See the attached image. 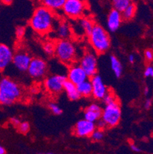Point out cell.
<instances>
[{"mask_svg":"<svg viewBox=\"0 0 153 154\" xmlns=\"http://www.w3.org/2000/svg\"><path fill=\"white\" fill-rule=\"evenodd\" d=\"M29 24L31 28L38 34H47L55 26V13L41 5L34 11Z\"/></svg>","mask_w":153,"mask_h":154,"instance_id":"cell-1","label":"cell"},{"mask_svg":"<svg viewBox=\"0 0 153 154\" xmlns=\"http://www.w3.org/2000/svg\"><path fill=\"white\" fill-rule=\"evenodd\" d=\"M22 96L20 85L9 78L0 81V103L11 105L19 100Z\"/></svg>","mask_w":153,"mask_h":154,"instance_id":"cell-2","label":"cell"},{"mask_svg":"<svg viewBox=\"0 0 153 154\" xmlns=\"http://www.w3.org/2000/svg\"><path fill=\"white\" fill-rule=\"evenodd\" d=\"M88 38L92 48L97 54H104L110 48L111 41L109 34L99 25L95 24L88 35Z\"/></svg>","mask_w":153,"mask_h":154,"instance_id":"cell-3","label":"cell"},{"mask_svg":"<svg viewBox=\"0 0 153 154\" xmlns=\"http://www.w3.org/2000/svg\"><path fill=\"white\" fill-rule=\"evenodd\" d=\"M58 60L64 64H71L75 61L77 50L74 43L69 39H59L55 43V52Z\"/></svg>","mask_w":153,"mask_h":154,"instance_id":"cell-4","label":"cell"},{"mask_svg":"<svg viewBox=\"0 0 153 154\" xmlns=\"http://www.w3.org/2000/svg\"><path fill=\"white\" fill-rule=\"evenodd\" d=\"M61 10L67 17L76 20L85 16L87 4L84 0H66Z\"/></svg>","mask_w":153,"mask_h":154,"instance_id":"cell-5","label":"cell"},{"mask_svg":"<svg viewBox=\"0 0 153 154\" xmlns=\"http://www.w3.org/2000/svg\"><path fill=\"white\" fill-rule=\"evenodd\" d=\"M122 111L119 101L105 104L103 109L101 119L106 123L107 127H114L117 126L121 120Z\"/></svg>","mask_w":153,"mask_h":154,"instance_id":"cell-6","label":"cell"},{"mask_svg":"<svg viewBox=\"0 0 153 154\" xmlns=\"http://www.w3.org/2000/svg\"><path fill=\"white\" fill-rule=\"evenodd\" d=\"M67 77L63 75H52L44 80V88L50 94H59L64 91Z\"/></svg>","mask_w":153,"mask_h":154,"instance_id":"cell-7","label":"cell"},{"mask_svg":"<svg viewBox=\"0 0 153 154\" xmlns=\"http://www.w3.org/2000/svg\"><path fill=\"white\" fill-rule=\"evenodd\" d=\"M79 64L86 72L88 78H91L97 74V58L94 53L90 51L84 53L80 60Z\"/></svg>","mask_w":153,"mask_h":154,"instance_id":"cell-8","label":"cell"},{"mask_svg":"<svg viewBox=\"0 0 153 154\" xmlns=\"http://www.w3.org/2000/svg\"><path fill=\"white\" fill-rule=\"evenodd\" d=\"M47 71V64L44 59L40 58H32L27 72L31 78L41 79L44 78Z\"/></svg>","mask_w":153,"mask_h":154,"instance_id":"cell-9","label":"cell"},{"mask_svg":"<svg viewBox=\"0 0 153 154\" xmlns=\"http://www.w3.org/2000/svg\"><path fill=\"white\" fill-rule=\"evenodd\" d=\"M90 82L92 85V96L96 100H103L105 95L109 92V89L105 85L103 78L97 74L91 77Z\"/></svg>","mask_w":153,"mask_h":154,"instance_id":"cell-10","label":"cell"},{"mask_svg":"<svg viewBox=\"0 0 153 154\" xmlns=\"http://www.w3.org/2000/svg\"><path fill=\"white\" fill-rule=\"evenodd\" d=\"M96 128L95 123L83 119L76 123L74 127V134L79 137H90Z\"/></svg>","mask_w":153,"mask_h":154,"instance_id":"cell-11","label":"cell"},{"mask_svg":"<svg viewBox=\"0 0 153 154\" xmlns=\"http://www.w3.org/2000/svg\"><path fill=\"white\" fill-rule=\"evenodd\" d=\"M32 58L29 52L23 51V50H20V51H17L15 54H13L12 62L18 71H21V72H25V71H27L28 68L32 61Z\"/></svg>","mask_w":153,"mask_h":154,"instance_id":"cell-12","label":"cell"},{"mask_svg":"<svg viewBox=\"0 0 153 154\" xmlns=\"http://www.w3.org/2000/svg\"><path fill=\"white\" fill-rule=\"evenodd\" d=\"M87 79H88V76L81 65L78 64H71L67 71V80L78 85Z\"/></svg>","mask_w":153,"mask_h":154,"instance_id":"cell-13","label":"cell"},{"mask_svg":"<svg viewBox=\"0 0 153 154\" xmlns=\"http://www.w3.org/2000/svg\"><path fill=\"white\" fill-rule=\"evenodd\" d=\"M122 22H123V17H122V14L120 11L113 9L109 12L106 26L110 32H113L117 31L121 26Z\"/></svg>","mask_w":153,"mask_h":154,"instance_id":"cell-14","label":"cell"},{"mask_svg":"<svg viewBox=\"0 0 153 154\" xmlns=\"http://www.w3.org/2000/svg\"><path fill=\"white\" fill-rule=\"evenodd\" d=\"M13 51L6 45L0 44V71L5 70L12 63Z\"/></svg>","mask_w":153,"mask_h":154,"instance_id":"cell-15","label":"cell"},{"mask_svg":"<svg viewBox=\"0 0 153 154\" xmlns=\"http://www.w3.org/2000/svg\"><path fill=\"white\" fill-rule=\"evenodd\" d=\"M103 109L98 103H93L90 104L84 110V119L96 123L99 119L101 118Z\"/></svg>","mask_w":153,"mask_h":154,"instance_id":"cell-16","label":"cell"},{"mask_svg":"<svg viewBox=\"0 0 153 154\" xmlns=\"http://www.w3.org/2000/svg\"><path fill=\"white\" fill-rule=\"evenodd\" d=\"M56 35L59 39H69L72 35V28L65 21L58 22L56 27Z\"/></svg>","mask_w":153,"mask_h":154,"instance_id":"cell-17","label":"cell"},{"mask_svg":"<svg viewBox=\"0 0 153 154\" xmlns=\"http://www.w3.org/2000/svg\"><path fill=\"white\" fill-rule=\"evenodd\" d=\"M64 91H65L67 97L71 100H78L81 98V94L78 90L77 85L71 82L66 80L64 85Z\"/></svg>","mask_w":153,"mask_h":154,"instance_id":"cell-18","label":"cell"},{"mask_svg":"<svg viewBox=\"0 0 153 154\" xmlns=\"http://www.w3.org/2000/svg\"><path fill=\"white\" fill-rule=\"evenodd\" d=\"M39 1L41 5L55 12L61 10L66 0H39Z\"/></svg>","mask_w":153,"mask_h":154,"instance_id":"cell-19","label":"cell"},{"mask_svg":"<svg viewBox=\"0 0 153 154\" xmlns=\"http://www.w3.org/2000/svg\"><path fill=\"white\" fill-rule=\"evenodd\" d=\"M77 88L81 94V97H89L92 96V85H91L90 80H85L77 85Z\"/></svg>","mask_w":153,"mask_h":154,"instance_id":"cell-20","label":"cell"},{"mask_svg":"<svg viewBox=\"0 0 153 154\" xmlns=\"http://www.w3.org/2000/svg\"><path fill=\"white\" fill-rule=\"evenodd\" d=\"M110 68L116 78H120L123 74V65L121 62L115 55L110 56Z\"/></svg>","mask_w":153,"mask_h":154,"instance_id":"cell-21","label":"cell"},{"mask_svg":"<svg viewBox=\"0 0 153 154\" xmlns=\"http://www.w3.org/2000/svg\"><path fill=\"white\" fill-rule=\"evenodd\" d=\"M78 25H79V27L83 30V32L88 35L94 26L95 23L92 19H89V18L82 17L79 19Z\"/></svg>","mask_w":153,"mask_h":154,"instance_id":"cell-22","label":"cell"},{"mask_svg":"<svg viewBox=\"0 0 153 154\" xmlns=\"http://www.w3.org/2000/svg\"><path fill=\"white\" fill-rule=\"evenodd\" d=\"M136 10L137 7L136 5V4L132 2L130 5H129L128 6L126 7V9L121 12L123 19L127 21L131 20L132 19H133V18L135 17L136 13Z\"/></svg>","mask_w":153,"mask_h":154,"instance_id":"cell-23","label":"cell"},{"mask_svg":"<svg viewBox=\"0 0 153 154\" xmlns=\"http://www.w3.org/2000/svg\"><path fill=\"white\" fill-rule=\"evenodd\" d=\"M133 2V0H112V5L113 9L123 12L126 7Z\"/></svg>","mask_w":153,"mask_h":154,"instance_id":"cell-24","label":"cell"},{"mask_svg":"<svg viewBox=\"0 0 153 154\" xmlns=\"http://www.w3.org/2000/svg\"><path fill=\"white\" fill-rule=\"evenodd\" d=\"M43 50L47 55H54V52H55V43L51 42H47L43 45Z\"/></svg>","mask_w":153,"mask_h":154,"instance_id":"cell-25","label":"cell"},{"mask_svg":"<svg viewBox=\"0 0 153 154\" xmlns=\"http://www.w3.org/2000/svg\"><path fill=\"white\" fill-rule=\"evenodd\" d=\"M90 137L92 138V140L93 141H96V142L101 141L103 139V137H104V133H103V130L96 128L95 131L91 134Z\"/></svg>","mask_w":153,"mask_h":154,"instance_id":"cell-26","label":"cell"},{"mask_svg":"<svg viewBox=\"0 0 153 154\" xmlns=\"http://www.w3.org/2000/svg\"><path fill=\"white\" fill-rule=\"evenodd\" d=\"M102 100H103L105 104H108V103H111L115 101H117L118 100L116 98V97L114 95V94L109 91V92L105 95V97Z\"/></svg>","mask_w":153,"mask_h":154,"instance_id":"cell-27","label":"cell"},{"mask_svg":"<svg viewBox=\"0 0 153 154\" xmlns=\"http://www.w3.org/2000/svg\"><path fill=\"white\" fill-rule=\"evenodd\" d=\"M17 127H18V130H19L21 134H26L30 131V124H29V122H26V121L21 122Z\"/></svg>","mask_w":153,"mask_h":154,"instance_id":"cell-28","label":"cell"},{"mask_svg":"<svg viewBox=\"0 0 153 154\" xmlns=\"http://www.w3.org/2000/svg\"><path fill=\"white\" fill-rule=\"evenodd\" d=\"M48 108L51 113H53L54 115H61L62 113V110L60 107L59 105L55 103H50L48 104Z\"/></svg>","mask_w":153,"mask_h":154,"instance_id":"cell-29","label":"cell"},{"mask_svg":"<svg viewBox=\"0 0 153 154\" xmlns=\"http://www.w3.org/2000/svg\"><path fill=\"white\" fill-rule=\"evenodd\" d=\"M25 28L22 27V26H19L16 29V31H15V34H16V36L18 38H23V36L25 35Z\"/></svg>","mask_w":153,"mask_h":154,"instance_id":"cell-30","label":"cell"},{"mask_svg":"<svg viewBox=\"0 0 153 154\" xmlns=\"http://www.w3.org/2000/svg\"><path fill=\"white\" fill-rule=\"evenodd\" d=\"M95 124H96V127L97 129H100V130H103V129L106 128V123L103 121L102 119H99V120L96 121V123H95Z\"/></svg>","mask_w":153,"mask_h":154,"instance_id":"cell-31","label":"cell"},{"mask_svg":"<svg viewBox=\"0 0 153 154\" xmlns=\"http://www.w3.org/2000/svg\"><path fill=\"white\" fill-rule=\"evenodd\" d=\"M145 58L148 61H151L153 60V51L151 49H147L145 51Z\"/></svg>","mask_w":153,"mask_h":154,"instance_id":"cell-32","label":"cell"},{"mask_svg":"<svg viewBox=\"0 0 153 154\" xmlns=\"http://www.w3.org/2000/svg\"><path fill=\"white\" fill-rule=\"evenodd\" d=\"M144 75L146 78H148V77H151V78H153V67L152 66H148L145 69V71H144Z\"/></svg>","mask_w":153,"mask_h":154,"instance_id":"cell-33","label":"cell"},{"mask_svg":"<svg viewBox=\"0 0 153 154\" xmlns=\"http://www.w3.org/2000/svg\"><path fill=\"white\" fill-rule=\"evenodd\" d=\"M130 148H131V149L133 151V152H141V151H142L141 149L138 146L136 145V144H134V143L130 144Z\"/></svg>","mask_w":153,"mask_h":154,"instance_id":"cell-34","label":"cell"},{"mask_svg":"<svg viewBox=\"0 0 153 154\" xmlns=\"http://www.w3.org/2000/svg\"><path fill=\"white\" fill-rule=\"evenodd\" d=\"M151 104H152V101H151V99H147L145 102V104H144V107L146 110H148V109L151 108Z\"/></svg>","mask_w":153,"mask_h":154,"instance_id":"cell-35","label":"cell"},{"mask_svg":"<svg viewBox=\"0 0 153 154\" xmlns=\"http://www.w3.org/2000/svg\"><path fill=\"white\" fill-rule=\"evenodd\" d=\"M11 121H12V124H13L14 126H15V127H18V126H19V124L21 123L20 120L18 118H16V117H13V118H12Z\"/></svg>","mask_w":153,"mask_h":154,"instance_id":"cell-36","label":"cell"},{"mask_svg":"<svg viewBox=\"0 0 153 154\" xmlns=\"http://www.w3.org/2000/svg\"><path fill=\"white\" fill-rule=\"evenodd\" d=\"M135 60H136V57H135L134 54H130V56H129V61H130L131 64H133V63L135 62Z\"/></svg>","mask_w":153,"mask_h":154,"instance_id":"cell-37","label":"cell"},{"mask_svg":"<svg viewBox=\"0 0 153 154\" xmlns=\"http://www.w3.org/2000/svg\"><path fill=\"white\" fill-rule=\"evenodd\" d=\"M0 1H1L2 3L5 4V5H10V4L12 3L14 0H0Z\"/></svg>","mask_w":153,"mask_h":154,"instance_id":"cell-38","label":"cell"},{"mask_svg":"<svg viewBox=\"0 0 153 154\" xmlns=\"http://www.w3.org/2000/svg\"><path fill=\"white\" fill-rule=\"evenodd\" d=\"M5 149L4 147H2V146H0V154H5Z\"/></svg>","mask_w":153,"mask_h":154,"instance_id":"cell-39","label":"cell"},{"mask_svg":"<svg viewBox=\"0 0 153 154\" xmlns=\"http://www.w3.org/2000/svg\"><path fill=\"white\" fill-rule=\"evenodd\" d=\"M149 94V89L148 88H145L144 89V94L145 95H148Z\"/></svg>","mask_w":153,"mask_h":154,"instance_id":"cell-40","label":"cell"},{"mask_svg":"<svg viewBox=\"0 0 153 154\" xmlns=\"http://www.w3.org/2000/svg\"><path fill=\"white\" fill-rule=\"evenodd\" d=\"M1 3H2V2H1V1H0V6H1Z\"/></svg>","mask_w":153,"mask_h":154,"instance_id":"cell-41","label":"cell"}]
</instances>
